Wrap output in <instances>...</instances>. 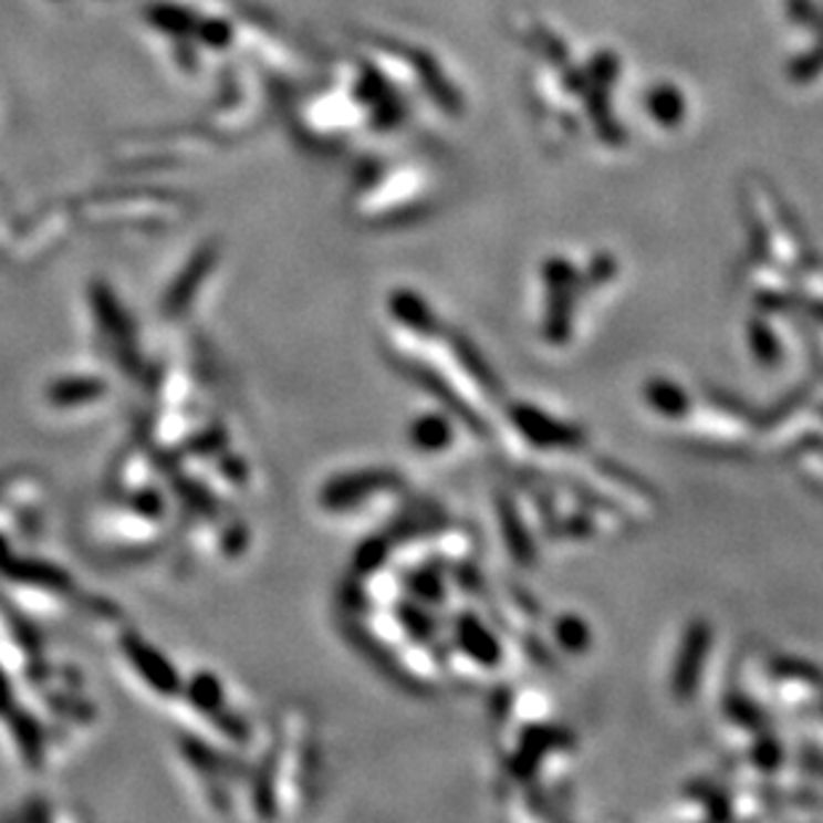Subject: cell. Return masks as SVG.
I'll use <instances>...</instances> for the list:
<instances>
[{"mask_svg":"<svg viewBox=\"0 0 823 823\" xmlns=\"http://www.w3.org/2000/svg\"><path fill=\"white\" fill-rule=\"evenodd\" d=\"M123 650H126L131 666L139 671V677L145 679L149 688L158 690V694H174V690L179 688V679H176L171 664L163 661L158 650L149 648L147 643H142V639L136 637H126Z\"/></svg>","mask_w":823,"mask_h":823,"instance_id":"6da1fadb","label":"cell"},{"mask_svg":"<svg viewBox=\"0 0 823 823\" xmlns=\"http://www.w3.org/2000/svg\"><path fill=\"white\" fill-rule=\"evenodd\" d=\"M100 395H104V384L96 382V378H64V382H56L49 389V400L62 405V408L100 400Z\"/></svg>","mask_w":823,"mask_h":823,"instance_id":"7a4b0ae2","label":"cell"}]
</instances>
